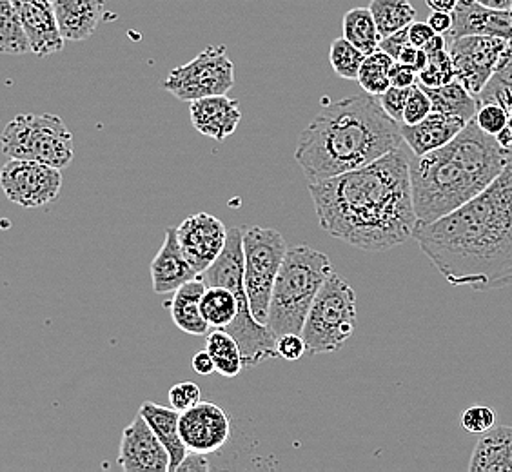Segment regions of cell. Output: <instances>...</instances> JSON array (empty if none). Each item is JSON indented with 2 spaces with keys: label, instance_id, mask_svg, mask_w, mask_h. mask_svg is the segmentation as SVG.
I'll list each match as a JSON object with an SVG mask.
<instances>
[{
  "label": "cell",
  "instance_id": "cell-1",
  "mask_svg": "<svg viewBox=\"0 0 512 472\" xmlns=\"http://www.w3.org/2000/svg\"><path fill=\"white\" fill-rule=\"evenodd\" d=\"M325 233L362 251H387L413 238L418 224L411 157L394 149L365 168L309 184Z\"/></svg>",
  "mask_w": 512,
  "mask_h": 472
},
{
  "label": "cell",
  "instance_id": "cell-2",
  "mask_svg": "<svg viewBox=\"0 0 512 472\" xmlns=\"http://www.w3.org/2000/svg\"><path fill=\"white\" fill-rule=\"evenodd\" d=\"M413 238L451 286H511L512 157L478 197L431 224L418 222Z\"/></svg>",
  "mask_w": 512,
  "mask_h": 472
},
{
  "label": "cell",
  "instance_id": "cell-3",
  "mask_svg": "<svg viewBox=\"0 0 512 472\" xmlns=\"http://www.w3.org/2000/svg\"><path fill=\"white\" fill-rule=\"evenodd\" d=\"M402 144V124L364 93L322 109L300 133L295 158L313 184L365 168Z\"/></svg>",
  "mask_w": 512,
  "mask_h": 472
},
{
  "label": "cell",
  "instance_id": "cell-4",
  "mask_svg": "<svg viewBox=\"0 0 512 472\" xmlns=\"http://www.w3.org/2000/svg\"><path fill=\"white\" fill-rule=\"evenodd\" d=\"M511 155L498 138L487 135L471 120L442 148L411 160L414 209L420 224L471 202L493 184Z\"/></svg>",
  "mask_w": 512,
  "mask_h": 472
},
{
  "label": "cell",
  "instance_id": "cell-5",
  "mask_svg": "<svg viewBox=\"0 0 512 472\" xmlns=\"http://www.w3.org/2000/svg\"><path fill=\"white\" fill-rule=\"evenodd\" d=\"M244 229L231 227L227 233V244L222 255L204 271L200 278L206 286H222L231 289L238 298L237 318L227 325V333L237 338L246 367H256L262 362L280 358L276 349V336L269 325L256 320L247 295L244 280Z\"/></svg>",
  "mask_w": 512,
  "mask_h": 472
},
{
  "label": "cell",
  "instance_id": "cell-6",
  "mask_svg": "<svg viewBox=\"0 0 512 472\" xmlns=\"http://www.w3.org/2000/svg\"><path fill=\"white\" fill-rule=\"evenodd\" d=\"M331 273L333 266L324 253L309 246L287 249L276 276L267 320L276 338L286 333L302 335L309 309Z\"/></svg>",
  "mask_w": 512,
  "mask_h": 472
},
{
  "label": "cell",
  "instance_id": "cell-7",
  "mask_svg": "<svg viewBox=\"0 0 512 472\" xmlns=\"http://www.w3.org/2000/svg\"><path fill=\"white\" fill-rule=\"evenodd\" d=\"M355 324V291L333 271L318 291L302 329L307 356L340 351L355 333Z\"/></svg>",
  "mask_w": 512,
  "mask_h": 472
},
{
  "label": "cell",
  "instance_id": "cell-8",
  "mask_svg": "<svg viewBox=\"0 0 512 472\" xmlns=\"http://www.w3.org/2000/svg\"><path fill=\"white\" fill-rule=\"evenodd\" d=\"M2 153L10 158L66 168L75 157L73 133L57 115H19L2 133Z\"/></svg>",
  "mask_w": 512,
  "mask_h": 472
},
{
  "label": "cell",
  "instance_id": "cell-9",
  "mask_svg": "<svg viewBox=\"0 0 512 472\" xmlns=\"http://www.w3.org/2000/svg\"><path fill=\"white\" fill-rule=\"evenodd\" d=\"M286 253V240L280 231L262 226L244 229V280L253 315L262 324L269 320L273 287Z\"/></svg>",
  "mask_w": 512,
  "mask_h": 472
},
{
  "label": "cell",
  "instance_id": "cell-10",
  "mask_svg": "<svg viewBox=\"0 0 512 472\" xmlns=\"http://www.w3.org/2000/svg\"><path fill=\"white\" fill-rule=\"evenodd\" d=\"M233 86L235 64L227 57L226 46H209L200 51L191 62L173 69L162 82V89L184 102L227 95Z\"/></svg>",
  "mask_w": 512,
  "mask_h": 472
},
{
  "label": "cell",
  "instance_id": "cell-11",
  "mask_svg": "<svg viewBox=\"0 0 512 472\" xmlns=\"http://www.w3.org/2000/svg\"><path fill=\"white\" fill-rule=\"evenodd\" d=\"M0 184L13 204L33 209L57 200L62 189V173L48 164L10 158L0 173Z\"/></svg>",
  "mask_w": 512,
  "mask_h": 472
},
{
  "label": "cell",
  "instance_id": "cell-12",
  "mask_svg": "<svg viewBox=\"0 0 512 472\" xmlns=\"http://www.w3.org/2000/svg\"><path fill=\"white\" fill-rule=\"evenodd\" d=\"M503 39L469 35L449 42V53L453 57L456 80L462 82L465 88L478 97L494 73L500 68L503 53L509 48Z\"/></svg>",
  "mask_w": 512,
  "mask_h": 472
},
{
  "label": "cell",
  "instance_id": "cell-13",
  "mask_svg": "<svg viewBox=\"0 0 512 472\" xmlns=\"http://www.w3.org/2000/svg\"><path fill=\"white\" fill-rule=\"evenodd\" d=\"M227 233L229 229L224 222L209 213H197L177 226L180 247L191 266L197 269L198 276L222 255L227 244Z\"/></svg>",
  "mask_w": 512,
  "mask_h": 472
},
{
  "label": "cell",
  "instance_id": "cell-14",
  "mask_svg": "<svg viewBox=\"0 0 512 472\" xmlns=\"http://www.w3.org/2000/svg\"><path fill=\"white\" fill-rule=\"evenodd\" d=\"M180 434L189 451L217 453L231 436V422L218 405L200 402L186 413H180Z\"/></svg>",
  "mask_w": 512,
  "mask_h": 472
},
{
  "label": "cell",
  "instance_id": "cell-15",
  "mask_svg": "<svg viewBox=\"0 0 512 472\" xmlns=\"http://www.w3.org/2000/svg\"><path fill=\"white\" fill-rule=\"evenodd\" d=\"M119 463L126 472H169L171 458L168 449L158 440L151 425L140 414L135 422L124 429Z\"/></svg>",
  "mask_w": 512,
  "mask_h": 472
},
{
  "label": "cell",
  "instance_id": "cell-16",
  "mask_svg": "<svg viewBox=\"0 0 512 472\" xmlns=\"http://www.w3.org/2000/svg\"><path fill=\"white\" fill-rule=\"evenodd\" d=\"M30 39L31 53L50 57L64 50L66 39L60 33L55 4L51 0H11Z\"/></svg>",
  "mask_w": 512,
  "mask_h": 472
},
{
  "label": "cell",
  "instance_id": "cell-17",
  "mask_svg": "<svg viewBox=\"0 0 512 472\" xmlns=\"http://www.w3.org/2000/svg\"><path fill=\"white\" fill-rule=\"evenodd\" d=\"M451 40L469 35H483L512 42V10H494L478 0H460L453 11Z\"/></svg>",
  "mask_w": 512,
  "mask_h": 472
},
{
  "label": "cell",
  "instance_id": "cell-18",
  "mask_svg": "<svg viewBox=\"0 0 512 472\" xmlns=\"http://www.w3.org/2000/svg\"><path fill=\"white\" fill-rule=\"evenodd\" d=\"M189 118L200 135L224 142L237 131L242 111L237 99L215 95L189 102Z\"/></svg>",
  "mask_w": 512,
  "mask_h": 472
},
{
  "label": "cell",
  "instance_id": "cell-19",
  "mask_svg": "<svg viewBox=\"0 0 512 472\" xmlns=\"http://www.w3.org/2000/svg\"><path fill=\"white\" fill-rule=\"evenodd\" d=\"M195 278H198L197 269L191 266V262L180 247L177 227H168L166 236H164V244L151 264L153 291L157 295L175 293L178 287L188 284Z\"/></svg>",
  "mask_w": 512,
  "mask_h": 472
},
{
  "label": "cell",
  "instance_id": "cell-20",
  "mask_svg": "<svg viewBox=\"0 0 512 472\" xmlns=\"http://www.w3.org/2000/svg\"><path fill=\"white\" fill-rule=\"evenodd\" d=\"M467 124L469 122H465L462 118L445 115L440 111H431L418 124H402V137L405 144L413 151V155L420 157L449 144Z\"/></svg>",
  "mask_w": 512,
  "mask_h": 472
},
{
  "label": "cell",
  "instance_id": "cell-21",
  "mask_svg": "<svg viewBox=\"0 0 512 472\" xmlns=\"http://www.w3.org/2000/svg\"><path fill=\"white\" fill-rule=\"evenodd\" d=\"M53 4L60 33L66 40L89 39L104 22L106 0H53Z\"/></svg>",
  "mask_w": 512,
  "mask_h": 472
},
{
  "label": "cell",
  "instance_id": "cell-22",
  "mask_svg": "<svg viewBox=\"0 0 512 472\" xmlns=\"http://www.w3.org/2000/svg\"><path fill=\"white\" fill-rule=\"evenodd\" d=\"M471 472H512V427L498 425L480 434L474 447Z\"/></svg>",
  "mask_w": 512,
  "mask_h": 472
},
{
  "label": "cell",
  "instance_id": "cell-23",
  "mask_svg": "<svg viewBox=\"0 0 512 472\" xmlns=\"http://www.w3.org/2000/svg\"><path fill=\"white\" fill-rule=\"evenodd\" d=\"M138 414L146 418V422L157 434L158 440L164 443V447L168 449L169 458H171L169 472H177L178 465L184 462L186 454L189 453L186 443L182 440V434H180V413L173 407L169 409V407L155 404V402H144Z\"/></svg>",
  "mask_w": 512,
  "mask_h": 472
},
{
  "label": "cell",
  "instance_id": "cell-24",
  "mask_svg": "<svg viewBox=\"0 0 512 472\" xmlns=\"http://www.w3.org/2000/svg\"><path fill=\"white\" fill-rule=\"evenodd\" d=\"M206 289V282L198 276L175 291V296L169 302V311L173 324L177 325L180 331L193 336L206 335L209 324L200 307Z\"/></svg>",
  "mask_w": 512,
  "mask_h": 472
},
{
  "label": "cell",
  "instance_id": "cell-25",
  "mask_svg": "<svg viewBox=\"0 0 512 472\" xmlns=\"http://www.w3.org/2000/svg\"><path fill=\"white\" fill-rule=\"evenodd\" d=\"M422 88L433 100V111L462 118L465 122H471L476 117L478 99L463 86L462 82L453 80L451 84H445L442 88Z\"/></svg>",
  "mask_w": 512,
  "mask_h": 472
},
{
  "label": "cell",
  "instance_id": "cell-26",
  "mask_svg": "<svg viewBox=\"0 0 512 472\" xmlns=\"http://www.w3.org/2000/svg\"><path fill=\"white\" fill-rule=\"evenodd\" d=\"M342 30L345 39L353 42L365 55H371L380 48L382 35L369 8H353L347 11L342 22Z\"/></svg>",
  "mask_w": 512,
  "mask_h": 472
},
{
  "label": "cell",
  "instance_id": "cell-27",
  "mask_svg": "<svg viewBox=\"0 0 512 472\" xmlns=\"http://www.w3.org/2000/svg\"><path fill=\"white\" fill-rule=\"evenodd\" d=\"M206 349L215 360L217 373L226 378H235L246 367L237 338L227 333L226 329H215L207 336Z\"/></svg>",
  "mask_w": 512,
  "mask_h": 472
},
{
  "label": "cell",
  "instance_id": "cell-28",
  "mask_svg": "<svg viewBox=\"0 0 512 472\" xmlns=\"http://www.w3.org/2000/svg\"><path fill=\"white\" fill-rule=\"evenodd\" d=\"M200 307L209 327L226 329L237 318L238 298L227 287L207 286Z\"/></svg>",
  "mask_w": 512,
  "mask_h": 472
},
{
  "label": "cell",
  "instance_id": "cell-29",
  "mask_svg": "<svg viewBox=\"0 0 512 472\" xmlns=\"http://www.w3.org/2000/svg\"><path fill=\"white\" fill-rule=\"evenodd\" d=\"M0 51L4 55L31 53L30 39L11 0H0Z\"/></svg>",
  "mask_w": 512,
  "mask_h": 472
},
{
  "label": "cell",
  "instance_id": "cell-30",
  "mask_svg": "<svg viewBox=\"0 0 512 472\" xmlns=\"http://www.w3.org/2000/svg\"><path fill=\"white\" fill-rule=\"evenodd\" d=\"M369 10L375 17L382 39L409 28L416 19V10L409 0H371Z\"/></svg>",
  "mask_w": 512,
  "mask_h": 472
},
{
  "label": "cell",
  "instance_id": "cell-31",
  "mask_svg": "<svg viewBox=\"0 0 512 472\" xmlns=\"http://www.w3.org/2000/svg\"><path fill=\"white\" fill-rule=\"evenodd\" d=\"M394 62L396 60L380 48L375 53L367 55L364 64H362V69L358 73V79H356L360 88L364 89L365 93H369V95L380 97L382 93L391 88L389 73H391Z\"/></svg>",
  "mask_w": 512,
  "mask_h": 472
},
{
  "label": "cell",
  "instance_id": "cell-32",
  "mask_svg": "<svg viewBox=\"0 0 512 472\" xmlns=\"http://www.w3.org/2000/svg\"><path fill=\"white\" fill-rule=\"evenodd\" d=\"M480 102H500L505 108L512 106V44L503 53L500 68L494 73L493 79L485 86L482 93L476 97Z\"/></svg>",
  "mask_w": 512,
  "mask_h": 472
},
{
  "label": "cell",
  "instance_id": "cell-33",
  "mask_svg": "<svg viewBox=\"0 0 512 472\" xmlns=\"http://www.w3.org/2000/svg\"><path fill=\"white\" fill-rule=\"evenodd\" d=\"M367 55L364 51L358 50L353 42L342 37V39L333 40L331 51H329V60L331 66L335 69L336 75L342 79L356 80L358 73L362 69V64Z\"/></svg>",
  "mask_w": 512,
  "mask_h": 472
},
{
  "label": "cell",
  "instance_id": "cell-34",
  "mask_svg": "<svg viewBox=\"0 0 512 472\" xmlns=\"http://www.w3.org/2000/svg\"><path fill=\"white\" fill-rule=\"evenodd\" d=\"M429 62L420 73H418V84L425 88H442L445 84H451L456 80L453 57L449 50L434 51L427 53Z\"/></svg>",
  "mask_w": 512,
  "mask_h": 472
},
{
  "label": "cell",
  "instance_id": "cell-35",
  "mask_svg": "<svg viewBox=\"0 0 512 472\" xmlns=\"http://www.w3.org/2000/svg\"><path fill=\"white\" fill-rule=\"evenodd\" d=\"M474 122L487 135L498 137L509 122V111L500 102H480Z\"/></svg>",
  "mask_w": 512,
  "mask_h": 472
},
{
  "label": "cell",
  "instance_id": "cell-36",
  "mask_svg": "<svg viewBox=\"0 0 512 472\" xmlns=\"http://www.w3.org/2000/svg\"><path fill=\"white\" fill-rule=\"evenodd\" d=\"M433 111V100L427 95L420 84H414L405 104L404 122L402 124H418Z\"/></svg>",
  "mask_w": 512,
  "mask_h": 472
},
{
  "label": "cell",
  "instance_id": "cell-37",
  "mask_svg": "<svg viewBox=\"0 0 512 472\" xmlns=\"http://www.w3.org/2000/svg\"><path fill=\"white\" fill-rule=\"evenodd\" d=\"M496 423V414L491 407L485 405H474L467 411H463L462 425L467 433L483 434L491 431Z\"/></svg>",
  "mask_w": 512,
  "mask_h": 472
},
{
  "label": "cell",
  "instance_id": "cell-38",
  "mask_svg": "<svg viewBox=\"0 0 512 472\" xmlns=\"http://www.w3.org/2000/svg\"><path fill=\"white\" fill-rule=\"evenodd\" d=\"M169 402L171 407L177 409L178 413H186L191 407L202 402V393L200 387L193 382H182V384L173 385L169 389Z\"/></svg>",
  "mask_w": 512,
  "mask_h": 472
},
{
  "label": "cell",
  "instance_id": "cell-39",
  "mask_svg": "<svg viewBox=\"0 0 512 472\" xmlns=\"http://www.w3.org/2000/svg\"><path fill=\"white\" fill-rule=\"evenodd\" d=\"M409 93H411V88L391 86V88L378 97L382 108L385 109V113L389 117L394 118L396 122H400V124L404 122L405 104H407V99H409Z\"/></svg>",
  "mask_w": 512,
  "mask_h": 472
},
{
  "label": "cell",
  "instance_id": "cell-40",
  "mask_svg": "<svg viewBox=\"0 0 512 472\" xmlns=\"http://www.w3.org/2000/svg\"><path fill=\"white\" fill-rule=\"evenodd\" d=\"M276 349L278 356L287 362H296L307 354L306 340L298 333H286L276 338Z\"/></svg>",
  "mask_w": 512,
  "mask_h": 472
},
{
  "label": "cell",
  "instance_id": "cell-41",
  "mask_svg": "<svg viewBox=\"0 0 512 472\" xmlns=\"http://www.w3.org/2000/svg\"><path fill=\"white\" fill-rule=\"evenodd\" d=\"M409 28L404 30L396 31L387 35L384 39L380 40V50H384L385 53H389L394 60H398L400 53L409 46Z\"/></svg>",
  "mask_w": 512,
  "mask_h": 472
},
{
  "label": "cell",
  "instance_id": "cell-42",
  "mask_svg": "<svg viewBox=\"0 0 512 472\" xmlns=\"http://www.w3.org/2000/svg\"><path fill=\"white\" fill-rule=\"evenodd\" d=\"M389 77H391V86L396 88H413L414 84H418V73L398 60L394 62Z\"/></svg>",
  "mask_w": 512,
  "mask_h": 472
},
{
  "label": "cell",
  "instance_id": "cell-43",
  "mask_svg": "<svg viewBox=\"0 0 512 472\" xmlns=\"http://www.w3.org/2000/svg\"><path fill=\"white\" fill-rule=\"evenodd\" d=\"M434 35H436V31L429 26V22H416L414 20L413 24L409 26V42L420 50H424Z\"/></svg>",
  "mask_w": 512,
  "mask_h": 472
},
{
  "label": "cell",
  "instance_id": "cell-44",
  "mask_svg": "<svg viewBox=\"0 0 512 472\" xmlns=\"http://www.w3.org/2000/svg\"><path fill=\"white\" fill-rule=\"evenodd\" d=\"M398 62H402L405 66H409V68L414 69L416 73H420V71L427 66L429 57H427L425 50H420V48H416L413 44H409V46L400 53Z\"/></svg>",
  "mask_w": 512,
  "mask_h": 472
},
{
  "label": "cell",
  "instance_id": "cell-45",
  "mask_svg": "<svg viewBox=\"0 0 512 472\" xmlns=\"http://www.w3.org/2000/svg\"><path fill=\"white\" fill-rule=\"evenodd\" d=\"M209 471L206 454L193 453L189 451L184 462L178 465L177 472H206Z\"/></svg>",
  "mask_w": 512,
  "mask_h": 472
},
{
  "label": "cell",
  "instance_id": "cell-46",
  "mask_svg": "<svg viewBox=\"0 0 512 472\" xmlns=\"http://www.w3.org/2000/svg\"><path fill=\"white\" fill-rule=\"evenodd\" d=\"M427 22H429V26H431L436 33L447 35L449 31L453 30V13H449V11H433V13L429 15Z\"/></svg>",
  "mask_w": 512,
  "mask_h": 472
},
{
  "label": "cell",
  "instance_id": "cell-47",
  "mask_svg": "<svg viewBox=\"0 0 512 472\" xmlns=\"http://www.w3.org/2000/svg\"><path fill=\"white\" fill-rule=\"evenodd\" d=\"M193 369H195V373L200 374V376H207V374L217 373V365H215V360H213V356L209 354V351H200V353L195 354L193 356Z\"/></svg>",
  "mask_w": 512,
  "mask_h": 472
},
{
  "label": "cell",
  "instance_id": "cell-48",
  "mask_svg": "<svg viewBox=\"0 0 512 472\" xmlns=\"http://www.w3.org/2000/svg\"><path fill=\"white\" fill-rule=\"evenodd\" d=\"M458 2L460 0H425L427 8H431L433 11H449V13H453Z\"/></svg>",
  "mask_w": 512,
  "mask_h": 472
},
{
  "label": "cell",
  "instance_id": "cell-49",
  "mask_svg": "<svg viewBox=\"0 0 512 472\" xmlns=\"http://www.w3.org/2000/svg\"><path fill=\"white\" fill-rule=\"evenodd\" d=\"M478 2L494 10H512V0H478Z\"/></svg>",
  "mask_w": 512,
  "mask_h": 472
},
{
  "label": "cell",
  "instance_id": "cell-50",
  "mask_svg": "<svg viewBox=\"0 0 512 472\" xmlns=\"http://www.w3.org/2000/svg\"><path fill=\"white\" fill-rule=\"evenodd\" d=\"M51 2H53V0H51Z\"/></svg>",
  "mask_w": 512,
  "mask_h": 472
}]
</instances>
